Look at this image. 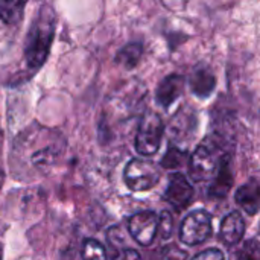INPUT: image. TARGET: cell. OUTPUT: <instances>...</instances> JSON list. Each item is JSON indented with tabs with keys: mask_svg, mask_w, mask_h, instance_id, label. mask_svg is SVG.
Wrapping results in <instances>:
<instances>
[{
	"mask_svg": "<svg viewBox=\"0 0 260 260\" xmlns=\"http://www.w3.org/2000/svg\"><path fill=\"white\" fill-rule=\"evenodd\" d=\"M66 149L62 136L43 126H32L15 140L9 161L18 178H34L49 172Z\"/></svg>",
	"mask_w": 260,
	"mask_h": 260,
	"instance_id": "1",
	"label": "cell"
},
{
	"mask_svg": "<svg viewBox=\"0 0 260 260\" xmlns=\"http://www.w3.org/2000/svg\"><path fill=\"white\" fill-rule=\"evenodd\" d=\"M56 15L47 5L41 6L34 18L24 43V61L29 69L38 70L47 59L55 37Z\"/></svg>",
	"mask_w": 260,
	"mask_h": 260,
	"instance_id": "2",
	"label": "cell"
},
{
	"mask_svg": "<svg viewBox=\"0 0 260 260\" xmlns=\"http://www.w3.org/2000/svg\"><path fill=\"white\" fill-rule=\"evenodd\" d=\"M225 157L222 140L218 136L207 137L189 158V174L195 181H206L216 175Z\"/></svg>",
	"mask_w": 260,
	"mask_h": 260,
	"instance_id": "3",
	"label": "cell"
},
{
	"mask_svg": "<svg viewBox=\"0 0 260 260\" xmlns=\"http://www.w3.org/2000/svg\"><path fill=\"white\" fill-rule=\"evenodd\" d=\"M160 168L154 161L145 158L129 160L123 171L125 184L133 192H148L160 183Z\"/></svg>",
	"mask_w": 260,
	"mask_h": 260,
	"instance_id": "4",
	"label": "cell"
},
{
	"mask_svg": "<svg viewBox=\"0 0 260 260\" xmlns=\"http://www.w3.org/2000/svg\"><path fill=\"white\" fill-rule=\"evenodd\" d=\"M163 133L165 125L161 117L154 111H146L139 122L136 134V151L143 157L157 154L161 145Z\"/></svg>",
	"mask_w": 260,
	"mask_h": 260,
	"instance_id": "5",
	"label": "cell"
},
{
	"mask_svg": "<svg viewBox=\"0 0 260 260\" xmlns=\"http://www.w3.org/2000/svg\"><path fill=\"white\" fill-rule=\"evenodd\" d=\"M213 233L212 216L206 210L190 212L180 225V241L189 247L206 242Z\"/></svg>",
	"mask_w": 260,
	"mask_h": 260,
	"instance_id": "6",
	"label": "cell"
},
{
	"mask_svg": "<svg viewBox=\"0 0 260 260\" xmlns=\"http://www.w3.org/2000/svg\"><path fill=\"white\" fill-rule=\"evenodd\" d=\"M160 216L152 210L137 212L128 219V232L142 247H149L158 233Z\"/></svg>",
	"mask_w": 260,
	"mask_h": 260,
	"instance_id": "7",
	"label": "cell"
},
{
	"mask_svg": "<svg viewBox=\"0 0 260 260\" xmlns=\"http://www.w3.org/2000/svg\"><path fill=\"white\" fill-rule=\"evenodd\" d=\"M193 193V187L187 177L181 172H175L169 177V183L163 195V200L175 210V213H181L190 206Z\"/></svg>",
	"mask_w": 260,
	"mask_h": 260,
	"instance_id": "8",
	"label": "cell"
},
{
	"mask_svg": "<svg viewBox=\"0 0 260 260\" xmlns=\"http://www.w3.org/2000/svg\"><path fill=\"white\" fill-rule=\"evenodd\" d=\"M186 87V78L183 75H168L166 78H163V81L158 84L157 90H155V101L160 107L168 108L171 107L183 93Z\"/></svg>",
	"mask_w": 260,
	"mask_h": 260,
	"instance_id": "9",
	"label": "cell"
},
{
	"mask_svg": "<svg viewBox=\"0 0 260 260\" xmlns=\"http://www.w3.org/2000/svg\"><path fill=\"white\" fill-rule=\"evenodd\" d=\"M197 129V113L190 107H183L180 111L172 117L169 123L171 137L177 140H184L186 137L192 136Z\"/></svg>",
	"mask_w": 260,
	"mask_h": 260,
	"instance_id": "10",
	"label": "cell"
},
{
	"mask_svg": "<svg viewBox=\"0 0 260 260\" xmlns=\"http://www.w3.org/2000/svg\"><path fill=\"white\" fill-rule=\"evenodd\" d=\"M189 87L192 90L193 94H197L201 99L209 98L215 87H216V76L213 75V72L204 66H198L189 76L187 79Z\"/></svg>",
	"mask_w": 260,
	"mask_h": 260,
	"instance_id": "11",
	"label": "cell"
},
{
	"mask_svg": "<svg viewBox=\"0 0 260 260\" xmlns=\"http://www.w3.org/2000/svg\"><path fill=\"white\" fill-rule=\"evenodd\" d=\"M245 229H247L245 221H244V218H242V215L239 212L229 213L221 222L219 235H221L222 242H225L230 247L239 244L242 241L244 235H245Z\"/></svg>",
	"mask_w": 260,
	"mask_h": 260,
	"instance_id": "12",
	"label": "cell"
},
{
	"mask_svg": "<svg viewBox=\"0 0 260 260\" xmlns=\"http://www.w3.org/2000/svg\"><path fill=\"white\" fill-rule=\"evenodd\" d=\"M233 183H235V177L230 168V157L225 155L219 165L216 175L213 177V183L209 187V195L216 200H222L229 195L230 189L233 187Z\"/></svg>",
	"mask_w": 260,
	"mask_h": 260,
	"instance_id": "13",
	"label": "cell"
},
{
	"mask_svg": "<svg viewBox=\"0 0 260 260\" xmlns=\"http://www.w3.org/2000/svg\"><path fill=\"white\" fill-rule=\"evenodd\" d=\"M235 200L248 215H256L260 210V184L254 180L242 184L236 190Z\"/></svg>",
	"mask_w": 260,
	"mask_h": 260,
	"instance_id": "14",
	"label": "cell"
},
{
	"mask_svg": "<svg viewBox=\"0 0 260 260\" xmlns=\"http://www.w3.org/2000/svg\"><path fill=\"white\" fill-rule=\"evenodd\" d=\"M27 0H0V20L5 24L17 26L24 15Z\"/></svg>",
	"mask_w": 260,
	"mask_h": 260,
	"instance_id": "15",
	"label": "cell"
},
{
	"mask_svg": "<svg viewBox=\"0 0 260 260\" xmlns=\"http://www.w3.org/2000/svg\"><path fill=\"white\" fill-rule=\"evenodd\" d=\"M143 55V46L142 43H129L126 46H123L117 55H116V62L120 64L125 69H134L140 58Z\"/></svg>",
	"mask_w": 260,
	"mask_h": 260,
	"instance_id": "16",
	"label": "cell"
},
{
	"mask_svg": "<svg viewBox=\"0 0 260 260\" xmlns=\"http://www.w3.org/2000/svg\"><path fill=\"white\" fill-rule=\"evenodd\" d=\"M187 163V152L180 149L178 146H169L166 155L161 160V166L165 169H178Z\"/></svg>",
	"mask_w": 260,
	"mask_h": 260,
	"instance_id": "17",
	"label": "cell"
},
{
	"mask_svg": "<svg viewBox=\"0 0 260 260\" xmlns=\"http://www.w3.org/2000/svg\"><path fill=\"white\" fill-rule=\"evenodd\" d=\"M82 259L84 260H108L107 251L94 239H87L82 245Z\"/></svg>",
	"mask_w": 260,
	"mask_h": 260,
	"instance_id": "18",
	"label": "cell"
},
{
	"mask_svg": "<svg viewBox=\"0 0 260 260\" xmlns=\"http://www.w3.org/2000/svg\"><path fill=\"white\" fill-rule=\"evenodd\" d=\"M238 260H260V242L257 239L247 241L238 253Z\"/></svg>",
	"mask_w": 260,
	"mask_h": 260,
	"instance_id": "19",
	"label": "cell"
},
{
	"mask_svg": "<svg viewBox=\"0 0 260 260\" xmlns=\"http://www.w3.org/2000/svg\"><path fill=\"white\" fill-rule=\"evenodd\" d=\"M174 233V215L169 210H163L158 222V235L163 241H168Z\"/></svg>",
	"mask_w": 260,
	"mask_h": 260,
	"instance_id": "20",
	"label": "cell"
},
{
	"mask_svg": "<svg viewBox=\"0 0 260 260\" xmlns=\"http://www.w3.org/2000/svg\"><path fill=\"white\" fill-rule=\"evenodd\" d=\"M190 260H225V256L218 248H209V250L201 251L200 254H197L195 257H192Z\"/></svg>",
	"mask_w": 260,
	"mask_h": 260,
	"instance_id": "21",
	"label": "cell"
},
{
	"mask_svg": "<svg viewBox=\"0 0 260 260\" xmlns=\"http://www.w3.org/2000/svg\"><path fill=\"white\" fill-rule=\"evenodd\" d=\"M187 251L178 248V247H171L165 251L161 260H187Z\"/></svg>",
	"mask_w": 260,
	"mask_h": 260,
	"instance_id": "22",
	"label": "cell"
},
{
	"mask_svg": "<svg viewBox=\"0 0 260 260\" xmlns=\"http://www.w3.org/2000/svg\"><path fill=\"white\" fill-rule=\"evenodd\" d=\"M114 260H142V256L139 254V251H136L133 248H126L120 254H117Z\"/></svg>",
	"mask_w": 260,
	"mask_h": 260,
	"instance_id": "23",
	"label": "cell"
},
{
	"mask_svg": "<svg viewBox=\"0 0 260 260\" xmlns=\"http://www.w3.org/2000/svg\"><path fill=\"white\" fill-rule=\"evenodd\" d=\"M3 178H5V175H3V172L0 171V189H2V186H3Z\"/></svg>",
	"mask_w": 260,
	"mask_h": 260,
	"instance_id": "24",
	"label": "cell"
},
{
	"mask_svg": "<svg viewBox=\"0 0 260 260\" xmlns=\"http://www.w3.org/2000/svg\"><path fill=\"white\" fill-rule=\"evenodd\" d=\"M2 254H3V251H2V245H0V260H2Z\"/></svg>",
	"mask_w": 260,
	"mask_h": 260,
	"instance_id": "25",
	"label": "cell"
}]
</instances>
